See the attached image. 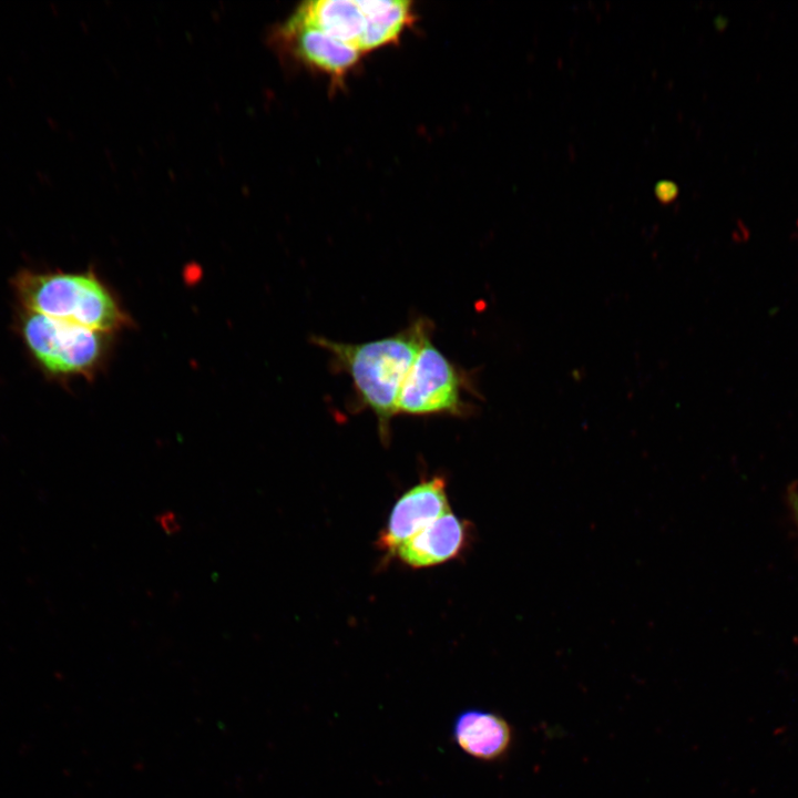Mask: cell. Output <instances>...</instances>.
<instances>
[{
    "label": "cell",
    "mask_w": 798,
    "mask_h": 798,
    "mask_svg": "<svg viewBox=\"0 0 798 798\" xmlns=\"http://www.w3.org/2000/svg\"><path fill=\"white\" fill-rule=\"evenodd\" d=\"M430 319L419 317L391 336L365 342H342L316 337V345L331 357L335 371L352 381L356 409H369L377 419L380 439L388 443L390 424L405 378L423 340L432 335Z\"/></svg>",
    "instance_id": "cell-1"
},
{
    "label": "cell",
    "mask_w": 798,
    "mask_h": 798,
    "mask_svg": "<svg viewBox=\"0 0 798 798\" xmlns=\"http://www.w3.org/2000/svg\"><path fill=\"white\" fill-rule=\"evenodd\" d=\"M11 285L22 309L98 332L117 328L123 315L106 287L91 272H19Z\"/></svg>",
    "instance_id": "cell-2"
},
{
    "label": "cell",
    "mask_w": 798,
    "mask_h": 798,
    "mask_svg": "<svg viewBox=\"0 0 798 798\" xmlns=\"http://www.w3.org/2000/svg\"><path fill=\"white\" fill-rule=\"evenodd\" d=\"M478 393L469 372L453 364L428 336L405 378L397 413L413 417H468L475 408L466 395Z\"/></svg>",
    "instance_id": "cell-3"
},
{
    "label": "cell",
    "mask_w": 798,
    "mask_h": 798,
    "mask_svg": "<svg viewBox=\"0 0 798 798\" xmlns=\"http://www.w3.org/2000/svg\"><path fill=\"white\" fill-rule=\"evenodd\" d=\"M18 328L29 354L48 375H86L100 360L101 332L25 309Z\"/></svg>",
    "instance_id": "cell-4"
},
{
    "label": "cell",
    "mask_w": 798,
    "mask_h": 798,
    "mask_svg": "<svg viewBox=\"0 0 798 798\" xmlns=\"http://www.w3.org/2000/svg\"><path fill=\"white\" fill-rule=\"evenodd\" d=\"M450 511L446 480L433 477L405 492L395 503L380 534V549L395 554L409 538Z\"/></svg>",
    "instance_id": "cell-5"
},
{
    "label": "cell",
    "mask_w": 798,
    "mask_h": 798,
    "mask_svg": "<svg viewBox=\"0 0 798 798\" xmlns=\"http://www.w3.org/2000/svg\"><path fill=\"white\" fill-rule=\"evenodd\" d=\"M468 539V524L449 511L405 541L396 553L410 567H429L459 556Z\"/></svg>",
    "instance_id": "cell-6"
},
{
    "label": "cell",
    "mask_w": 798,
    "mask_h": 798,
    "mask_svg": "<svg viewBox=\"0 0 798 798\" xmlns=\"http://www.w3.org/2000/svg\"><path fill=\"white\" fill-rule=\"evenodd\" d=\"M283 40L303 62L341 79L358 62L361 52L321 30L289 22L280 28Z\"/></svg>",
    "instance_id": "cell-7"
},
{
    "label": "cell",
    "mask_w": 798,
    "mask_h": 798,
    "mask_svg": "<svg viewBox=\"0 0 798 798\" xmlns=\"http://www.w3.org/2000/svg\"><path fill=\"white\" fill-rule=\"evenodd\" d=\"M288 21L317 28L362 53L367 19L359 0L306 1Z\"/></svg>",
    "instance_id": "cell-8"
},
{
    "label": "cell",
    "mask_w": 798,
    "mask_h": 798,
    "mask_svg": "<svg viewBox=\"0 0 798 798\" xmlns=\"http://www.w3.org/2000/svg\"><path fill=\"white\" fill-rule=\"evenodd\" d=\"M452 734L464 753L481 760L499 759L512 741V729L503 717L478 708L461 712Z\"/></svg>",
    "instance_id": "cell-9"
},
{
    "label": "cell",
    "mask_w": 798,
    "mask_h": 798,
    "mask_svg": "<svg viewBox=\"0 0 798 798\" xmlns=\"http://www.w3.org/2000/svg\"><path fill=\"white\" fill-rule=\"evenodd\" d=\"M367 19L362 53L397 42L402 31L412 22L409 1H359Z\"/></svg>",
    "instance_id": "cell-10"
},
{
    "label": "cell",
    "mask_w": 798,
    "mask_h": 798,
    "mask_svg": "<svg viewBox=\"0 0 798 798\" xmlns=\"http://www.w3.org/2000/svg\"><path fill=\"white\" fill-rule=\"evenodd\" d=\"M156 522L160 524L162 531L167 535L177 534L182 530V524L177 514L171 510L163 511L157 514Z\"/></svg>",
    "instance_id": "cell-11"
},
{
    "label": "cell",
    "mask_w": 798,
    "mask_h": 798,
    "mask_svg": "<svg viewBox=\"0 0 798 798\" xmlns=\"http://www.w3.org/2000/svg\"><path fill=\"white\" fill-rule=\"evenodd\" d=\"M785 501L789 511L791 522L794 523L798 534V481H792L787 487Z\"/></svg>",
    "instance_id": "cell-12"
},
{
    "label": "cell",
    "mask_w": 798,
    "mask_h": 798,
    "mask_svg": "<svg viewBox=\"0 0 798 798\" xmlns=\"http://www.w3.org/2000/svg\"><path fill=\"white\" fill-rule=\"evenodd\" d=\"M669 191H671V192H674V191H675L674 185H672V184H671V185H667V184L665 183L663 186H659V187H658V196L662 197V198L665 200V201H667V200H669V198H673V196H675V194L669 193Z\"/></svg>",
    "instance_id": "cell-13"
}]
</instances>
